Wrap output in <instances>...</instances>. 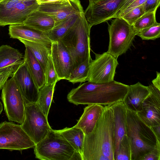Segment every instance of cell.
<instances>
[{
	"instance_id": "9c48e42d",
	"label": "cell",
	"mask_w": 160,
	"mask_h": 160,
	"mask_svg": "<svg viewBox=\"0 0 160 160\" xmlns=\"http://www.w3.org/2000/svg\"><path fill=\"white\" fill-rule=\"evenodd\" d=\"M21 125L35 144L46 136L51 128L48 117L37 103H25L24 118Z\"/></svg>"
},
{
	"instance_id": "8d00e7d4",
	"label": "cell",
	"mask_w": 160,
	"mask_h": 160,
	"mask_svg": "<svg viewBox=\"0 0 160 160\" xmlns=\"http://www.w3.org/2000/svg\"><path fill=\"white\" fill-rule=\"evenodd\" d=\"M146 1V0H136L120 14L119 17H122L133 8L143 4Z\"/></svg>"
},
{
	"instance_id": "ba28073f",
	"label": "cell",
	"mask_w": 160,
	"mask_h": 160,
	"mask_svg": "<svg viewBox=\"0 0 160 160\" xmlns=\"http://www.w3.org/2000/svg\"><path fill=\"white\" fill-rule=\"evenodd\" d=\"M39 6L37 0H0V26L23 23Z\"/></svg>"
},
{
	"instance_id": "9a60e30c",
	"label": "cell",
	"mask_w": 160,
	"mask_h": 160,
	"mask_svg": "<svg viewBox=\"0 0 160 160\" xmlns=\"http://www.w3.org/2000/svg\"><path fill=\"white\" fill-rule=\"evenodd\" d=\"M51 55L60 80H68L74 69V64L71 55L60 40L52 42Z\"/></svg>"
},
{
	"instance_id": "d590c367",
	"label": "cell",
	"mask_w": 160,
	"mask_h": 160,
	"mask_svg": "<svg viewBox=\"0 0 160 160\" xmlns=\"http://www.w3.org/2000/svg\"><path fill=\"white\" fill-rule=\"evenodd\" d=\"M136 0H125L115 14L113 18L119 17L120 14Z\"/></svg>"
},
{
	"instance_id": "44dd1931",
	"label": "cell",
	"mask_w": 160,
	"mask_h": 160,
	"mask_svg": "<svg viewBox=\"0 0 160 160\" xmlns=\"http://www.w3.org/2000/svg\"><path fill=\"white\" fill-rule=\"evenodd\" d=\"M23 23L40 31L47 32L53 28L55 22L49 15L37 9L31 12Z\"/></svg>"
},
{
	"instance_id": "ac0fdd59",
	"label": "cell",
	"mask_w": 160,
	"mask_h": 160,
	"mask_svg": "<svg viewBox=\"0 0 160 160\" xmlns=\"http://www.w3.org/2000/svg\"><path fill=\"white\" fill-rule=\"evenodd\" d=\"M110 106L113 111L115 138V160L118 150L120 143L123 137L126 135L127 108L123 101L116 102Z\"/></svg>"
},
{
	"instance_id": "ee69618b",
	"label": "cell",
	"mask_w": 160,
	"mask_h": 160,
	"mask_svg": "<svg viewBox=\"0 0 160 160\" xmlns=\"http://www.w3.org/2000/svg\"><path fill=\"white\" fill-rule=\"evenodd\" d=\"M3 110V106L2 102H0V114L1 113Z\"/></svg>"
},
{
	"instance_id": "7402d4cb",
	"label": "cell",
	"mask_w": 160,
	"mask_h": 160,
	"mask_svg": "<svg viewBox=\"0 0 160 160\" xmlns=\"http://www.w3.org/2000/svg\"><path fill=\"white\" fill-rule=\"evenodd\" d=\"M25 47L23 59L28 72L39 89L45 84L44 72L30 49L27 47Z\"/></svg>"
},
{
	"instance_id": "83f0119b",
	"label": "cell",
	"mask_w": 160,
	"mask_h": 160,
	"mask_svg": "<svg viewBox=\"0 0 160 160\" xmlns=\"http://www.w3.org/2000/svg\"><path fill=\"white\" fill-rule=\"evenodd\" d=\"M91 59H88L76 67L71 72L68 80L75 84L88 81L90 65Z\"/></svg>"
},
{
	"instance_id": "f6af8a7d",
	"label": "cell",
	"mask_w": 160,
	"mask_h": 160,
	"mask_svg": "<svg viewBox=\"0 0 160 160\" xmlns=\"http://www.w3.org/2000/svg\"></svg>"
},
{
	"instance_id": "b9f144b4",
	"label": "cell",
	"mask_w": 160,
	"mask_h": 160,
	"mask_svg": "<svg viewBox=\"0 0 160 160\" xmlns=\"http://www.w3.org/2000/svg\"><path fill=\"white\" fill-rule=\"evenodd\" d=\"M158 138L160 140V125L151 127Z\"/></svg>"
},
{
	"instance_id": "836d02e7",
	"label": "cell",
	"mask_w": 160,
	"mask_h": 160,
	"mask_svg": "<svg viewBox=\"0 0 160 160\" xmlns=\"http://www.w3.org/2000/svg\"><path fill=\"white\" fill-rule=\"evenodd\" d=\"M24 60L23 59L21 62L14 63L0 69V90L2 89L9 78L12 76L16 66L23 62Z\"/></svg>"
},
{
	"instance_id": "4dcf8cb0",
	"label": "cell",
	"mask_w": 160,
	"mask_h": 160,
	"mask_svg": "<svg viewBox=\"0 0 160 160\" xmlns=\"http://www.w3.org/2000/svg\"><path fill=\"white\" fill-rule=\"evenodd\" d=\"M131 151L129 142L126 135L121 141L115 160H131Z\"/></svg>"
},
{
	"instance_id": "7c38bea8",
	"label": "cell",
	"mask_w": 160,
	"mask_h": 160,
	"mask_svg": "<svg viewBox=\"0 0 160 160\" xmlns=\"http://www.w3.org/2000/svg\"><path fill=\"white\" fill-rule=\"evenodd\" d=\"M125 0H99L88 5L84 11L86 18L92 26L110 20Z\"/></svg>"
},
{
	"instance_id": "e0dca14e",
	"label": "cell",
	"mask_w": 160,
	"mask_h": 160,
	"mask_svg": "<svg viewBox=\"0 0 160 160\" xmlns=\"http://www.w3.org/2000/svg\"><path fill=\"white\" fill-rule=\"evenodd\" d=\"M9 34L10 38L40 42L51 48L52 42L48 37L46 32L23 23L10 25Z\"/></svg>"
},
{
	"instance_id": "f1b7e54d",
	"label": "cell",
	"mask_w": 160,
	"mask_h": 160,
	"mask_svg": "<svg viewBox=\"0 0 160 160\" xmlns=\"http://www.w3.org/2000/svg\"><path fill=\"white\" fill-rule=\"evenodd\" d=\"M157 10L145 13L132 25L137 34L141 30L149 27L157 22L156 19Z\"/></svg>"
},
{
	"instance_id": "30bf717a",
	"label": "cell",
	"mask_w": 160,
	"mask_h": 160,
	"mask_svg": "<svg viewBox=\"0 0 160 160\" xmlns=\"http://www.w3.org/2000/svg\"><path fill=\"white\" fill-rule=\"evenodd\" d=\"M36 144L22 128L12 121L0 123V149L10 151L34 148Z\"/></svg>"
},
{
	"instance_id": "603a6c76",
	"label": "cell",
	"mask_w": 160,
	"mask_h": 160,
	"mask_svg": "<svg viewBox=\"0 0 160 160\" xmlns=\"http://www.w3.org/2000/svg\"><path fill=\"white\" fill-rule=\"evenodd\" d=\"M81 12L73 14L55 25L51 30L46 32L48 38L52 42L59 40L74 25Z\"/></svg>"
},
{
	"instance_id": "f546056e",
	"label": "cell",
	"mask_w": 160,
	"mask_h": 160,
	"mask_svg": "<svg viewBox=\"0 0 160 160\" xmlns=\"http://www.w3.org/2000/svg\"><path fill=\"white\" fill-rule=\"evenodd\" d=\"M143 40H155L160 37V24L156 23L140 31L137 34Z\"/></svg>"
},
{
	"instance_id": "d6a6232c",
	"label": "cell",
	"mask_w": 160,
	"mask_h": 160,
	"mask_svg": "<svg viewBox=\"0 0 160 160\" xmlns=\"http://www.w3.org/2000/svg\"><path fill=\"white\" fill-rule=\"evenodd\" d=\"M145 13L143 5L137 7L121 17L128 23L132 25Z\"/></svg>"
},
{
	"instance_id": "52a82bcc",
	"label": "cell",
	"mask_w": 160,
	"mask_h": 160,
	"mask_svg": "<svg viewBox=\"0 0 160 160\" xmlns=\"http://www.w3.org/2000/svg\"><path fill=\"white\" fill-rule=\"evenodd\" d=\"M2 90L1 99L9 121L22 124L24 118L25 102L12 77L6 81Z\"/></svg>"
},
{
	"instance_id": "d4e9b609",
	"label": "cell",
	"mask_w": 160,
	"mask_h": 160,
	"mask_svg": "<svg viewBox=\"0 0 160 160\" xmlns=\"http://www.w3.org/2000/svg\"><path fill=\"white\" fill-rule=\"evenodd\" d=\"M19 40L30 49L40 64L45 73L46 65L51 54V48L40 42L22 39Z\"/></svg>"
},
{
	"instance_id": "7bdbcfd3",
	"label": "cell",
	"mask_w": 160,
	"mask_h": 160,
	"mask_svg": "<svg viewBox=\"0 0 160 160\" xmlns=\"http://www.w3.org/2000/svg\"><path fill=\"white\" fill-rule=\"evenodd\" d=\"M99 0H89V4L88 5H92Z\"/></svg>"
},
{
	"instance_id": "e575fe53",
	"label": "cell",
	"mask_w": 160,
	"mask_h": 160,
	"mask_svg": "<svg viewBox=\"0 0 160 160\" xmlns=\"http://www.w3.org/2000/svg\"><path fill=\"white\" fill-rule=\"evenodd\" d=\"M145 13L157 9L160 5V0H146L142 4Z\"/></svg>"
},
{
	"instance_id": "277c9868",
	"label": "cell",
	"mask_w": 160,
	"mask_h": 160,
	"mask_svg": "<svg viewBox=\"0 0 160 160\" xmlns=\"http://www.w3.org/2000/svg\"><path fill=\"white\" fill-rule=\"evenodd\" d=\"M84 11L73 27L60 40L71 55L74 69L90 56V32Z\"/></svg>"
},
{
	"instance_id": "3957f363",
	"label": "cell",
	"mask_w": 160,
	"mask_h": 160,
	"mask_svg": "<svg viewBox=\"0 0 160 160\" xmlns=\"http://www.w3.org/2000/svg\"><path fill=\"white\" fill-rule=\"evenodd\" d=\"M126 130L130 145L131 160H142L150 153L160 154V140L153 130L141 119L137 112L127 108Z\"/></svg>"
},
{
	"instance_id": "ffe728a7",
	"label": "cell",
	"mask_w": 160,
	"mask_h": 160,
	"mask_svg": "<svg viewBox=\"0 0 160 160\" xmlns=\"http://www.w3.org/2000/svg\"><path fill=\"white\" fill-rule=\"evenodd\" d=\"M150 93L148 86L138 82L129 85L128 91L123 101L127 109L137 112L143 101Z\"/></svg>"
},
{
	"instance_id": "484cf974",
	"label": "cell",
	"mask_w": 160,
	"mask_h": 160,
	"mask_svg": "<svg viewBox=\"0 0 160 160\" xmlns=\"http://www.w3.org/2000/svg\"><path fill=\"white\" fill-rule=\"evenodd\" d=\"M22 54L17 49L6 45L0 46V68L21 62Z\"/></svg>"
},
{
	"instance_id": "2e32d148",
	"label": "cell",
	"mask_w": 160,
	"mask_h": 160,
	"mask_svg": "<svg viewBox=\"0 0 160 160\" xmlns=\"http://www.w3.org/2000/svg\"><path fill=\"white\" fill-rule=\"evenodd\" d=\"M38 9L50 16L55 22V25L71 15L80 13L84 10L79 0H68L61 3L42 4L39 6Z\"/></svg>"
},
{
	"instance_id": "8992f818",
	"label": "cell",
	"mask_w": 160,
	"mask_h": 160,
	"mask_svg": "<svg viewBox=\"0 0 160 160\" xmlns=\"http://www.w3.org/2000/svg\"><path fill=\"white\" fill-rule=\"evenodd\" d=\"M114 18L110 24L108 23L109 40L107 52L117 58L130 48L137 33L122 18Z\"/></svg>"
},
{
	"instance_id": "5b68a950",
	"label": "cell",
	"mask_w": 160,
	"mask_h": 160,
	"mask_svg": "<svg viewBox=\"0 0 160 160\" xmlns=\"http://www.w3.org/2000/svg\"><path fill=\"white\" fill-rule=\"evenodd\" d=\"M34 148L36 158L42 160H70L75 151L57 130L51 128Z\"/></svg>"
},
{
	"instance_id": "1f68e13d",
	"label": "cell",
	"mask_w": 160,
	"mask_h": 160,
	"mask_svg": "<svg viewBox=\"0 0 160 160\" xmlns=\"http://www.w3.org/2000/svg\"><path fill=\"white\" fill-rule=\"evenodd\" d=\"M45 77L46 84H56L60 80L54 66L51 54L46 65Z\"/></svg>"
},
{
	"instance_id": "60d3db41",
	"label": "cell",
	"mask_w": 160,
	"mask_h": 160,
	"mask_svg": "<svg viewBox=\"0 0 160 160\" xmlns=\"http://www.w3.org/2000/svg\"><path fill=\"white\" fill-rule=\"evenodd\" d=\"M82 160V155L80 153L75 150L73 154L70 159V160Z\"/></svg>"
},
{
	"instance_id": "5bb4252c",
	"label": "cell",
	"mask_w": 160,
	"mask_h": 160,
	"mask_svg": "<svg viewBox=\"0 0 160 160\" xmlns=\"http://www.w3.org/2000/svg\"><path fill=\"white\" fill-rule=\"evenodd\" d=\"M12 77L15 80L25 103H37L39 96V89L28 72L24 61L16 66Z\"/></svg>"
},
{
	"instance_id": "7a4b0ae2",
	"label": "cell",
	"mask_w": 160,
	"mask_h": 160,
	"mask_svg": "<svg viewBox=\"0 0 160 160\" xmlns=\"http://www.w3.org/2000/svg\"><path fill=\"white\" fill-rule=\"evenodd\" d=\"M129 85L115 81L104 83L88 81L73 88L67 95L68 101L79 104L111 105L123 101Z\"/></svg>"
},
{
	"instance_id": "f35d334b",
	"label": "cell",
	"mask_w": 160,
	"mask_h": 160,
	"mask_svg": "<svg viewBox=\"0 0 160 160\" xmlns=\"http://www.w3.org/2000/svg\"><path fill=\"white\" fill-rule=\"evenodd\" d=\"M160 154L150 153L145 156L142 160H160Z\"/></svg>"
},
{
	"instance_id": "cb8c5ba5",
	"label": "cell",
	"mask_w": 160,
	"mask_h": 160,
	"mask_svg": "<svg viewBox=\"0 0 160 160\" xmlns=\"http://www.w3.org/2000/svg\"><path fill=\"white\" fill-rule=\"evenodd\" d=\"M57 131L67 140L75 151L82 155L84 134L81 129L74 126L70 128L66 127Z\"/></svg>"
},
{
	"instance_id": "8fae6325",
	"label": "cell",
	"mask_w": 160,
	"mask_h": 160,
	"mask_svg": "<svg viewBox=\"0 0 160 160\" xmlns=\"http://www.w3.org/2000/svg\"><path fill=\"white\" fill-rule=\"evenodd\" d=\"M95 54V59L90 62L87 81L104 83L113 81L118 64L117 58L107 52Z\"/></svg>"
},
{
	"instance_id": "74e56055",
	"label": "cell",
	"mask_w": 160,
	"mask_h": 160,
	"mask_svg": "<svg viewBox=\"0 0 160 160\" xmlns=\"http://www.w3.org/2000/svg\"><path fill=\"white\" fill-rule=\"evenodd\" d=\"M68 0H37L38 5L47 3H61L66 2Z\"/></svg>"
},
{
	"instance_id": "ab89813d",
	"label": "cell",
	"mask_w": 160,
	"mask_h": 160,
	"mask_svg": "<svg viewBox=\"0 0 160 160\" xmlns=\"http://www.w3.org/2000/svg\"><path fill=\"white\" fill-rule=\"evenodd\" d=\"M156 73V77L152 80V84L158 90H160V73L157 72Z\"/></svg>"
},
{
	"instance_id": "4fadbf2b",
	"label": "cell",
	"mask_w": 160,
	"mask_h": 160,
	"mask_svg": "<svg viewBox=\"0 0 160 160\" xmlns=\"http://www.w3.org/2000/svg\"><path fill=\"white\" fill-rule=\"evenodd\" d=\"M148 87L150 93L137 113L141 119L151 128L160 125V90L152 84Z\"/></svg>"
},
{
	"instance_id": "4316f807",
	"label": "cell",
	"mask_w": 160,
	"mask_h": 160,
	"mask_svg": "<svg viewBox=\"0 0 160 160\" xmlns=\"http://www.w3.org/2000/svg\"><path fill=\"white\" fill-rule=\"evenodd\" d=\"M56 84H45L39 89V96L37 103L47 117L52 100Z\"/></svg>"
},
{
	"instance_id": "d6986e66",
	"label": "cell",
	"mask_w": 160,
	"mask_h": 160,
	"mask_svg": "<svg viewBox=\"0 0 160 160\" xmlns=\"http://www.w3.org/2000/svg\"><path fill=\"white\" fill-rule=\"evenodd\" d=\"M104 107L98 104H89L84 109L83 112L74 126L80 128L84 135L91 132L101 116Z\"/></svg>"
},
{
	"instance_id": "6da1fadb",
	"label": "cell",
	"mask_w": 160,
	"mask_h": 160,
	"mask_svg": "<svg viewBox=\"0 0 160 160\" xmlns=\"http://www.w3.org/2000/svg\"><path fill=\"white\" fill-rule=\"evenodd\" d=\"M114 145L113 111L106 105L92 131L84 135L82 160H114Z\"/></svg>"
}]
</instances>
